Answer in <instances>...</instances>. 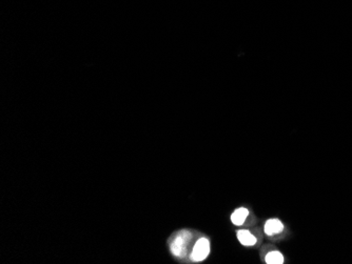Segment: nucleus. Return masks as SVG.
Here are the masks:
<instances>
[{"instance_id": "obj_6", "label": "nucleus", "mask_w": 352, "mask_h": 264, "mask_svg": "<svg viewBox=\"0 0 352 264\" xmlns=\"http://www.w3.org/2000/svg\"><path fill=\"white\" fill-rule=\"evenodd\" d=\"M265 261L268 264H283L285 259L282 252L278 250H272V251H269L266 255Z\"/></svg>"}, {"instance_id": "obj_4", "label": "nucleus", "mask_w": 352, "mask_h": 264, "mask_svg": "<svg viewBox=\"0 0 352 264\" xmlns=\"http://www.w3.org/2000/svg\"><path fill=\"white\" fill-rule=\"evenodd\" d=\"M237 239L245 246H253L256 243V238L247 229H240L237 232Z\"/></svg>"}, {"instance_id": "obj_3", "label": "nucleus", "mask_w": 352, "mask_h": 264, "mask_svg": "<svg viewBox=\"0 0 352 264\" xmlns=\"http://www.w3.org/2000/svg\"><path fill=\"white\" fill-rule=\"evenodd\" d=\"M263 229H265V233L268 236L278 235L284 230V224L280 221L279 219H270L265 223V227H263Z\"/></svg>"}, {"instance_id": "obj_1", "label": "nucleus", "mask_w": 352, "mask_h": 264, "mask_svg": "<svg viewBox=\"0 0 352 264\" xmlns=\"http://www.w3.org/2000/svg\"><path fill=\"white\" fill-rule=\"evenodd\" d=\"M191 239V233L188 230H182L178 235L175 236L174 240L171 243V251L175 257L182 258L186 255L187 251V245H188V242Z\"/></svg>"}, {"instance_id": "obj_2", "label": "nucleus", "mask_w": 352, "mask_h": 264, "mask_svg": "<svg viewBox=\"0 0 352 264\" xmlns=\"http://www.w3.org/2000/svg\"><path fill=\"white\" fill-rule=\"evenodd\" d=\"M210 254V242L207 238H200L196 241L191 252V260L194 262L204 261Z\"/></svg>"}, {"instance_id": "obj_5", "label": "nucleus", "mask_w": 352, "mask_h": 264, "mask_svg": "<svg viewBox=\"0 0 352 264\" xmlns=\"http://www.w3.org/2000/svg\"><path fill=\"white\" fill-rule=\"evenodd\" d=\"M249 215V211L245 207H239L237 210L233 212V214L231 215V221L235 225H243L245 223V220L247 219Z\"/></svg>"}]
</instances>
